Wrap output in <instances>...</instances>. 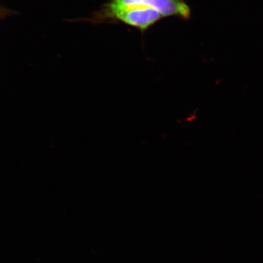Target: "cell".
Wrapping results in <instances>:
<instances>
[{"label":"cell","mask_w":263,"mask_h":263,"mask_svg":"<svg viewBox=\"0 0 263 263\" xmlns=\"http://www.w3.org/2000/svg\"><path fill=\"white\" fill-rule=\"evenodd\" d=\"M15 15H17L16 11L0 5V20H3V19L8 18V17L13 16Z\"/></svg>","instance_id":"3957f363"},{"label":"cell","mask_w":263,"mask_h":263,"mask_svg":"<svg viewBox=\"0 0 263 263\" xmlns=\"http://www.w3.org/2000/svg\"><path fill=\"white\" fill-rule=\"evenodd\" d=\"M122 3L149 7L160 12L164 18L176 17L183 21L191 18L192 10L185 0H119Z\"/></svg>","instance_id":"7a4b0ae2"},{"label":"cell","mask_w":263,"mask_h":263,"mask_svg":"<svg viewBox=\"0 0 263 263\" xmlns=\"http://www.w3.org/2000/svg\"><path fill=\"white\" fill-rule=\"evenodd\" d=\"M163 18V15L155 8L129 4L119 0H108L95 13L92 22H120L145 32Z\"/></svg>","instance_id":"6da1fadb"}]
</instances>
